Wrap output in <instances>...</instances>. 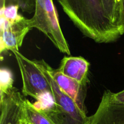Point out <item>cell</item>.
Here are the masks:
<instances>
[{
    "label": "cell",
    "mask_w": 124,
    "mask_h": 124,
    "mask_svg": "<svg viewBox=\"0 0 124 124\" xmlns=\"http://www.w3.org/2000/svg\"><path fill=\"white\" fill-rule=\"evenodd\" d=\"M81 32L98 43L115 41L122 35L104 12L101 0H58Z\"/></svg>",
    "instance_id": "1"
},
{
    "label": "cell",
    "mask_w": 124,
    "mask_h": 124,
    "mask_svg": "<svg viewBox=\"0 0 124 124\" xmlns=\"http://www.w3.org/2000/svg\"><path fill=\"white\" fill-rule=\"evenodd\" d=\"M47 78L51 88L54 104L48 108L39 110L53 124H88L90 117L82 111L71 98L64 93L48 73L44 59L34 60Z\"/></svg>",
    "instance_id": "2"
},
{
    "label": "cell",
    "mask_w": 124,
    "mask_h": 124,
    "mask_svg": "<svg viewBox=\"0 0 124 124\" xmlns=\"http://www.w3.org/2000/svg\"><path fill=\"white\" fill-rule=\"evenodd\" d=\"M30 21L33 29L36 28L46 35L61 52L70 54L53 0H35V13Z\"/></svg>",
    "instance_id": "3"
},
{
    "label": "cell",
    "mask_w": 124,
    "mask_h": 124,
    "mask_svg": "<svg viewBox=\"0 0 124 124\" xmlns=\"http://www.w3.org/2000/svg\"><path fill=\"white\" fill-rule=\"evenodd\" d=\"M12 52L15 54L21 74L23 95L39 100L44 96L52 94V88L47 78L33 61L27 58L19 50Z\"/></svg>",
    "instance_id": "4"
},
{
    "label": "cell",
    "mask_w": 124,
    "mask_h": 124,
    "mask_svg": "<svg viewBox=\"0 0 124 124\" xmlns=\"http://www.w3.org/2000/svg\"><path fill=\"white\" fill-rule=\"evenodd\" d=\"M33 29L30 19L21 16L13 23L1 18L0 53L8 50H18L29 31Z\"/></svg>",
    "instance_id": "5"
},
{
    "label": "cell",
    "mask_w": 124,
    "mask_h": 124,
    "mask_svg": "<svg viewBox=\"0 0 124 124\" xmlns=\"http://www.w3.org/2000/svg\"><path fill=\"white\" fill-rule=\"evenodd\" d=\"M110 92H104L96 111L90 116L88 124H124V105L112 102Z\"/></svg>",
    "instance_id": "6"
},
{
    "label": "cell",
    "mask_w": 124,
    "mask_h": 124,
    "mask_svg": "<svg viewBox=\"0 0 124 124\" xmlns=\"http://www.w3.org/2000/svg\"><path fill=\"white\" fill-rule=\"evenodd\" d=\"M45 64L48 73L60 89L71 98L82 111L86 113L85 100L87 96V85L82 84L65 76L58 69H53L46 62Z\"/></svg>",
    "instance_id": "7"
},
{
    "label": "cell",
    "mask_w": 124,
    "mask_h": 124,
    "mask_svg": "<svg viewBox=\"0 0 124 124\" xmlns=\"http://www.w3.org/2000/svg\"><path fill=\"white\" fill-rule=\"evenodd\" d=\"M24 98L16 88L0 100V124H21L25 120Z\"/></svg>",
    "instance_id": "8"
},
{
    "label": "cell",
    "mask_w": 124,
    "mask_h": 124,
    "mask_svg": "<svg viewBox=\"0 0 124 124\" xmlns=\"http://www.w3.org/2000/svg\"><path fill=\"white\" fill-rule=\"evenodd\" d=\"M90 64L80 56H65L61 62L58 70L65 76L87 85Z\"/></svg>",
    "instance_id": "9"
},
{
    "label": "cell",
    "mask_w": 124,
    "mask_h": 124,
    "mask_svg": "<svg viewBox=\"0 0 124 124\" xmlns=\"http://www.w3.org/2000/svg\"><path fill=\"white\" fill-rule=\"evenodd\" d=\"M101 2L107 16L120 30L122 8L119 0H101Z\"/></svg>",
    "instance_id": "10"
},
{
    "label": "cell",
    "mask_w": 124,
    "mask_h": 124,
    "mask_svg": "<svg viewBox=\"0 0 124 124\" xmlns=\"http://www.w3.org/2000/svg\"><path fill=\"white\" fill-rule=\"evenodd\" d=\"M24 111L25 120L30 124H53L46 115L25 99L24 101Z\"/></svg>",
    "instance_id": "11"
},
{
    "label": "cell",
    "mask_w": 124,
    "mask_h": 124,
    "mask_svg": "<svg viewBox=\"0 0 124 124\" xmlns=\"http://www.w3.org/2000/svg\"><path fill=\"white\" fill-rule=\"evenodd\" d=\"M13 76L12 71L7 68L0 70V100L13 89Z\"/></svg>",
    "instance_id": "12"
},
{
    "label": "cell",
    "mask_w": 124,
    "mask_h": 124,
    "mask_svg": "<svg viewBox=\"0 0 124 124\" xmlns=\"http://www.w3.org/2000/svg\"><path fill=\"white\" fill-rule=\"evenodd\" d=\"M9 5H16L23 12L31 13L35 12V0H0L1 8Z\"/></svg>",
    "instance_id": "13"
},
{
    "label": "cell",
    "mask_w": 124,
    "mask_h": 124,
    "mask_svg": "<svg viewBox=\"0 0 124 124\" xmlns=\"http://www.w3.org/2000/svg\"><path fill=\"white\" fill-rule=\"evenodd\" d=\"M19 7L16 5H9L1 8L0 18L6 19L9 23H13L21 17V15L18 13Z\"/></svg>",
    "instance_id": "14"
},
{
    "label": "cell",
    "mask_w": 124,
    "mask_h": 124,
    "mask_svg": "<svg viewBox=\"0 0 124 124\" xmlns=\"http://www.w3.org/2000/svg\"><path fill=\"white\" fill-rule=\"evenodd\" d=\"M110 99L115 104L124 105V90L116 93L110 92Z\"/></svg>",
    "instance_id": "15"
},
{
    "label": "cell",
    "mask_w": 124,
    "mask_h": 124,
    "mask_svg": "<svg viewBox=\"0 0 124 124\" xmlns=\"http://www.w3.org/2000/svg\"><path fill=\"white\" fill-rule=\"evenodd\" d=\"M120 30L122 35L124 33V4L123 7V10H122V19H121V25H120Z\"/></svg>",
    "instance_id": "16"
},
{
    "label": "cell",
    "mask_w": 124,
    "mask_h": 124,
    "mask_svg": "<svg viewBox=\"0 0 124 124\" xmlns=\"http://www.w3.org/2000/svg\"><path fill=\"white\" fill-rule=\"evenodd\" d=\"M21 124H28V122H27V121H25V120H24V121H23V122H22Z\"/></svg>",
    "instance_id": "17"
},
{
    "label": "cell",
    "mask_w": 124,
    "mask_h": 124,
    "mask_svg": "<svg viewBox=\"0 0 124 124\" xmlns=\"http://www.w3.org/2000/svg\"><path fill=\"white\" fill-rule=\"evenodd\" d=\"M28 124H29V123H28Z\"/></svg>",
    "instance_id": "18"
}]
</instances>
